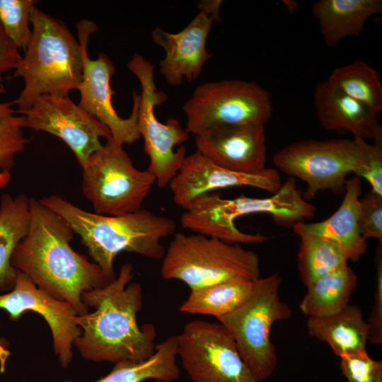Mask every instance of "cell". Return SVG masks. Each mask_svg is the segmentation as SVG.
<instances>
[{
  "label": "cell",
  "instance_id": "1",
  "mask_svg": "<svg viewBox=\"0 0 382 382\" xmlns=\"http://www.w3.org/2000/svg\"><path fill=\"white\" fill-rule=\"evenodd\" d=\"M30 224L27 234L16 245L11 263L40 289L66 301L78 316L88 313L83 293L105 286L112 280L96 263L70 245L74 232L61 216L29 198Z\"/></svg>",
  "mask_w": 382,
  "mask_h": 382
},
{
  "label": "cell",
  "instance_id": "2",
  "mask_svg": "<svg viewBox=\"0 0 382 382\" xmlns=\"http://www.w3.org/2000/svg\"><path fill=\"white\" fill-rule=\"evenodd\" d=\"M132 278V265L126 263L105 286L83 293V303L95 308L74 318L82 333L73 345L84 359L113 364L140 361L155 352L156 328L151 323H137L143 294L139 282H130Z\"/></svg>",
  "mask_w": 382,
  "mask_h": 382
},
{
  "label": "cell",
  "instance_id": "3",
  "mask_svg": "<svg viewBox=\"0 0 382 382\" xmlns=\"http://www.w3.org/2000/svg\"><path fill=\"white\" fill-rule=\"evenodd\" d=\"M31 40L25 55L15 69L14 76L21 77L24 86L12 104L17 112L31 107L42 95L69 96L77 90L82 79L84 47L89 36L98 30L90 20L77 24L79 41L60 20L34 6L30 17Z\"/></svg>",
  "mask_w": 382,
  "mask_h": 382
},
{
  "label": "cell",
  "instance_id": "4",
  "mask_svg": "<svg viewBox=\"0 0 382 382\" xmlns=\"http://www.w3.org/2000/svg\"><path fill=\"white\" fill-rule=\"evenodd\" d=\"M40 201L67 221L110 280L115 278L113 262L119 253L127 251L162 260L166 249L161 241L173 235L177 228L172 218L143 209L109 216L86 212L57 195Z\"/></svg>",
  "mask_w": 382,
  "mask_h": 382
},
{
  "label": "cell",
  "instance_id": "5",
  "mask_svg": "<svg viewBox=\"0 0 382 382\" xmlns=\"http://www.w3.org/2000/svg\"><path fill=\"white\" fill-rule=\"evenodd\" d=\"M316 207L306 201L289 177L272 196L265 198L245 195L226 199L218 192L202 195L195 199L180 217L183 228L196 233L217 238L233 244H256L267 238L259 233L240 231L235 221L241 216L267 214L278 224L293 226L314 216Z\"/></svg>",
  "mask_w": 382,
  "mask_h": 382
},
{
  "label": "cell",
  "instance_id": "6",
  "mask_svg": "<svg viewBox=\"0 0 382 382\" xmlns=\"http://www.w3.org/2000/svg\"><path fill=\"white\" fill-rule=\"evenodd\" d=\"M161 274L190 290L225 282L260 277V260L241 244L199 233H177L162 258Z\"/></svg>",
  "mask_w": 382,
  "mask_h": 382
},
{
  "label": "cell",
  "instance_id": "7",
  "mask_svg": "<svg viewBox=\"0 0 382 382\" xmlns=\"http://www.w3.org/2000/svg\"><path fill=\"white\" fill-rule=\"evenodd\" d=\"M278 272L254 282L248 298L231 313L217 319L233 337L240 357L257 382L268 378L277 365L271 341L274 323L290 318V306L282 301Z\"/></svg>",
  "mask_w": 382,
  "mask_h": 382
},
{
  "label": "cell",
  "instance_id": "8",
  "mask_svg": "<svg viewBox=\"0 0 382 382\" xmlns=\"http://www.w3.org/2000/svg\"><path fill=\"white\" fill-rule=\"evenodd\" d=\"M81 168L83 194L98 214L117 216L141 209L156 183L148 170L134 166L123 145L112 137Z\"/></svg>",
  "mask_w": 382,
  "mask_h": 382
},
{
  "label": "cell",
  "instance_id": "9",
  "mask_svg": "<svg viewBox=\"0 0 382 382\" xmlns=\"http://www.w3.org/2000/svg\"><path fill=\"white\" fill-rule=\"evenodd\" d=\"M127 66L141 86L137 125L144 152L149 158L147 170L154 176L157 185L163 188L178 174L187 156L184 146L176 150L175 146L185 142L189 134L177 119L170 118L165 123L157 119L155 108L162 105L168 96L155 84L154 64L134 53Z\"/></svg>",
  "mask_w": 382,
  "mask_h": 382
},
{
  "label": "cell",
  "instance_id": "10",
  "mask_svg": "<svg viewBox=\"0 0 382 382\" xmlns=\"http://www.w3.org/2000/svg\"><path fill=\"white\" fill-rule=\"evenodd\" d=\"M188 134L217 125H265L273 107L270 93L253 81L238 79L199 85L183 106Z\"/></svg>",
  "mask_w": 382,
  "mask_h": 382
},
{
  "label": "cell",
  "instance_id": "11",
  "mask_svg": "<svg viewBox=\"0 0 382 382\" xmlns=\"http://www.w3.org/2000/svg\"><path fill=\"white\" fill-rule=\"evenodd\" d=\"M357 157L353 139H308L287 145L273 157L276 170L306 183V199L331 190L342 194L347 176L352 173Z\"/></svg>",
  "mask_w": 382,
  "mask_h": 382
},
{
  "label": "cell",
  "instance_id": "12",
  "mask_svg": "<svg viewBox=\"0 0 382 382\" xmlns=\"http://www.w3.org/2000/svg\"><path fill=\"white\" fill-rule=\"evenodd\" d=\"M177 338V356L192 382H257L219 322L190 321Z\"/></svg>",
  "mask_w": 382,
  "mask_h": 382
},
{
  "label": "cell",
  "instance_id": "13",
  "mask_svg": "<svg viewBox=\"0 0 382 382\" xmlns=\"http://www.w3.org/2000/svg\"><path fill=\"white\" fill-rule=\"evenodd\" d=\"M18 113L25 118V127L61 139L74 152L81 167L91 155L103 148L100 138L112 137L105 126L69 96H40L30 108Z\"/></svg>",
  "mask_w": 382,
  "mask_h": 382
},
{
  "label": "cell",
  "instance_id": "14",
  "mask_svg": "<svg viewBox=\"0 0 382 382\" xmlns=\"http://www.w3.org/2000/svg\"><path fill=\"white\" fill-rule=\"evenodd\" d=\"M0 308L8 312L12 320L28 311L41 315L51 330L54 350L60 365L68 367L73 358L74 341L82 333L74 320L77 313L70 303L54 299L16 270L13 290L0 296Z\"/></svg>",
  "mask_w": 382,
  "mask_h": 382
},
{
  "label": "cell",
  "instance_id": "15",
  "mask_svg": "<svg viewBox=\"0 0 382 382\" xmlns=\"http://www.w3.org/2000/svg\"><path fill=\"white\" fill-rule=\"evenodd\" d=\"M282 185L275 168L252 174L238 173L213 163L195 151L186 156L168 186L174 203L185 210L198 197L220 189L247 186L274 194Z\"/></svg>",
  "mask_w": 382,
  "mask_h": 382
},
{
  "label": "cell",
  "instance_id": "16",
  "mask_svg": "<svg viewBox=\"0 0 382 382\" xmlns=\"http://www.w3.org/2000/svg\"><path fill=\"white\" fill-rule=\"evenodd\" d=\"M83 58L82 79L77 89L80 92L78 105L105 126L116 142L122 145L133 144L141 137L137 125L139 94L133 91L132 111L127 118L121 117L112 103L115 93L110 86L115 72L114 64L104 53L99 54L96 59H90L87 45Z\"/></svg>",
  "mask_w": 382,
  "mask_h": 382
},
{
  "label": "cell",
  "instance_id": "17",
  "mask_svg": "<svg viewBox=\"0 0 382 382\" xmlns=\"http://www.w3.org/2000/svg\"><path fill=\"white\" fill-rule=\"evenodd\" d=\"M196 151L225 169L257 173L265 169V125H217L195 135Z\"/></svg>",
  "mask_w": 382,
  "mask_h": 382
},
{
  "label": "cell",
  "instance_id": "18",
  "mask_svg": "<svg viewBox=\"0 0 382 382\" xmlns=\"http://www.w3.org/2000/svg\"><path fill=\"white\" fill-rule=\"evenodd\" d=\"M214 22L212 18L199 11L178 33H170L159 27L151 31L153 41L166 52L159 67L170 86H178L183 79L192 81L199 77L211 57L206 45Z\"/></svg>",
  "mask_w": 382,
  "mask_h": 382
},
{
  "label": "cell",
  "instance_id": "19",
  "mask_svg": "<svg viewBox=\"0 0 382 382\" xmlns=\"http://www.w3.org/2000/svg\"><path fill=\"white\" fill-rule=\"evenodd\" d=\"M314 106L322 126L339 134L382 142V127L377 113L347 96L328 81L318 83L313 93Z\"/></svg>",
  "mask_w": 382,
  "mask_h": 382
},
{
  "label": "cell",
  "instance_id": "20",
  "mask_svg": "<svg viewBox=\"0 0 382 382\" xmlns=\"http://www.w3.org/2000/svg\"><path fill=\"white\" fill-rule=\"evenodd\" d=\"M344 192L340 206L330 217L319 222H299L292 228L330 241L342 251L348 261L355 262L368 248L358 224L361 178L354 175L347 179Z\"/></svg>",
  "mask_w": 382,
  "mask_h": 382
},
{
  "label": "cell",
  "instance_id": "21",
  "mask_svg": "<svg viewBox=\"0 0 382 382\" xmlns=\"http://www.w3.org/2000/svg\"><path fill=\"white\" fill-rule=\"evenodd\" d=\"M324 42L335 46L349 36H359L367 19L382 12L381 0H319L312 6Z\"/></svg>",
  "mask_w": 382,
  "mask_h": 382
},
{
  "label": "cell",
  "instance_id": "22",
  "mask_svg": "<svg viewBox=\"0 0 382 382\" xmlns=\"http://www.w3.org/2000/svg\"><path fill=\"white\" fill-rule=\"evenodd\" d=\"M309 335L326 342L339 358L345 354L364 351L369 339L366 321L361 308L348 304L334 314L308 318Z\"/></svg>",
  "mask_w": 382,
  "mask_h": 382
},
{
  "label": "cell",
  "instance_id": "23",
  "mask_svg": "<svg viewBox=\"0 0 382 382\" xmlns=\"http://www.w3.org/2000/svg\"><path fill=\"white\" fill-rule=\"evenodd\" d=\"M177 349V335H171L156 345L155 352L147 359L115 363L108 374L93 382H143L146 380L173 382L180 376ZM62 382L74 381L68 379Z\"/></svg>",
  "mask_w": 382,
  "mask_h": 382
},
{
  "label": "cell",
  "instance_id": "24",
  "mask_svg": "<svg viewBox=\"0 0 382 382\" xmlns=\"http://www.w3.org/2000/svg\"><path fill=\"white\" fill-rule=\"evenodd\" d=\"M357 284V275L348 265H345L306 286L307 291L299 308L308 318L337 313L349 304Z\"/></svg>",
  "mask_w": 382,
  "mask_h": 382
},
{
  "label": "cell",
  "instance_id": "25",
  "mask_svg": "<svg viewBox=\"0 0 382 382\" xmlns=\"http://www.w3.org/2000/svg\"><path fill=\"white\" fill-rule=\"evenodd\" d=\"M30 224L29 198L3 194L0 201V290L13 287L16 270L11 259L16 245L27 234Z\"/></svg>",
  "mask_w": 382,
  "mask_h": 382
},
{
  "label": "cell",
  "instance_id": "26",
  "mask_svg": "<svg viewBox=\"0 0 382 382\" xmlns=\"http://www.w3.org/2000/svg\"><path fill=\"white\" fill-rule=\"evenodd\" d=\"M255 281L238 279L192 289L179 311L218 319L233 311L248 298Z\"/></svg>",
  "mask_w": 382,
  "mask_h": 382
},
{
  "label": "cell",
  "instance_id": "27",
  "mask_svg": "<svg viewBox=\"0 0 382 382\" xmlns=\"http://www.w3.org/2000/svg\"><path fill=\"white\" fill-rule=\"evenodd\" d=\"M328 83L378 113L382 110V83L378 72L359 60L336 68Z\"/></svg>",
  "mask_w": 382,
  "mask_h": 382
},
{
  "label": "cell",
  "instance_id": "28",
  "mask_svg": "<svg viewBox=\"0 0 382 382\" xmlns=\"http://www.w3.org/2000/svg\"><path fill=\"white\" fill-rule=\"evenodd\" d=\"M294 232L300 238L298 270L306 287L317 279L347 265L345 254L334 243L299 230Z\"/></svg>",
  "mask_w": 382,
  "mask_h": 382
},
{
  "label": "cell",
  "instance_id": "29",
  "mask_svg": "<svg viewBox=\"0 0 382 382\" xmlns=\"http://www.w3.org/2000/svg\"><path fill=\"white\" fill-rule=\"evenodd\" d=\"M36 3L34 0H0V24L18 50L25 51L31 40L30 17Z\"/></svg>",
  "mask_w": 382,
  "mask_h": 382
},
{
  "label": "cell",
  "instance_id": "30",
  "mask_svg": "<svg viewBox=\"0 0 382 382\" xmlns=\"http://www.w3.org/2000/svg\"><path fill=\"white\" fill-rule=\"evenodd\" d=\"M357 157L352 173L365 179L371 191L382 196V142L369 144L360 137H354Z\"/></svg>",
  "mask_w": 382,
  "mask_h": 382
},
{
  "label": "cell",
  "instance_id": "31",
  "mask_svg": "<svg viewBox=\"0 0 382 382\" xmlns=\"http://www.w3.org/2000/svg\"><path fill=\"white\" fill-rule=\"evenodd\" d=\"M340 368L348 382H382V361L373 359L366 350L340 357Z\"/></svg>",
  "mask_w": 382,
  "mask_h": 382
},
{
  "label": "cell",
  "instance_id": "32",
  "mask_svg": "<svg viewBox=\"0 0 382 382\" xmlns=\"http://www.w3.org/2000/svg\"><path fill=\"white\" fill-rule=\"evenodd\" d=\"M24 127L25 122L0 128V187L9 181L15 157L24 150L28 142L23 135Z\"/></svg>",
  "mask_w": 382,
  "mask_h": 382
},
{
  "label": "cell",
  "instance_id": "33",
  "mask_svg": "<svg viewBox=\"0 0 382 382\" xmlns=\"http://www.w3.org/2000/svg\"><path fill=\"white\" fill-rule=\"evenodd\" d=\"M358 224L364 238L382 243V196L371 190L360 198Z\"/></svg>",
  "mask_w": 382,
  "mask_h": 382
},
{
  "label": "cell",
  "instance_id": "34",
  "mask_svg": "<svg viewBox=\"0 0 382 382\" xmlns=\"http://www.w3.org/2000/svg\"><path fill=\"white\" fill-rule=\"evenodd\" d=\"M381 243L378 242L375 255L376 268V284L374 302L366 324L369 339L374 345H382V250Z\"/></svg>",
  "mask_w": 382,
  "mask_h": 382
},
{
  "label": "cell",
  "instance_id": "35",
  "mask_svg": "<svg viewBox=\"0 0 382 382\" xmlns=\"http://www.w3.org/2000/svg\"><path fill=\"white\" fill-rule=\"evenodd\" d=\"M21 59L18 50L6 36L0 24V76L15 69Z\"/></svg>",
  "mask_w": 382,
  "mask_h": 382
},
{
  "label": "cell",
  "instance_id": "36",
  "mask_svg": "<svg viewBox=\"0 0 382 382\" xmlns=\"http://www.w3.org/2000/svg\"><path fill=\"white\" fill-rule=\"evenodd\" d=\"M1 77L0 76V93L5 92L1 84ZM12 103L0 102V128L25 122L24 117L17 116L15 111L11 108Z\"/></svg>",
  "mask_w": 382,
  "mask_h": 382
},
{
  "label": "cell",
  "instance_id": "37",
  "mask_svg": "<svg viewBox=\"0 0 382 382\" xmlns=\"http://www.w3.org/2000/svg\"><path fill=\"white\" fill-rule=\"evenodd\" d=\"M222 2L221 0L200 1L197 4V8L199 11H203L212 18L214 22L219 21V11Z\"/></svg>",
  "mask_w": 382,
  "mask_h": 382
},
{
  "label": "cell",
  "instance_id": "38",
  "mask_svg": "<svg viewBox=\"0 0 382 382\" xmlns=\"http://www.w3.org/2000/svg\"><path fill=\"white\" fill-rule=\"evenodd\" d=\"M9 355V350L6 347L3 341L0 339V371L1 373L5 370L6 361Z\"/></svg>",
  "mask_w": 382,
  "mask_h": 382
}]
</instances>
